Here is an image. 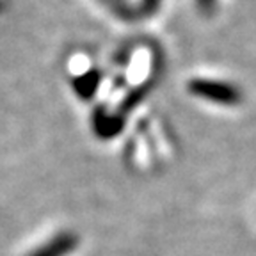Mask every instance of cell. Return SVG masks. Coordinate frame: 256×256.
Instances as JSON below:
<instances>
[{"mask_svg":"<svg viewBox=\"0 0 256 256\" xmlns=\"http://www.w3.org/2000/svg\"><path fill=\"white\" fill-rule=\"evenodd\" d=\"M94 130L102 137H112L121 130V120H118L114 114H105L104 110H98L94 114Z\"/></svg>","mask_w":256,"mask_h":256,"instance_id":"obj_3","label":"cell"},{"mask_svg":"<svg viewBox=\"0 0 256 256\" xmlns=\"http://www.w3.org/2000/svg\"><path fill=\"white\" fill-rule=\"evenodd\" d=\"M98 82H100V75H98V72H96V70H92V72L86 73V75H82L80 78L75 80V89L78 91L80 96L89 98V96L96 91V86H98Z\"/></svg>","mask_w":256,"mask_h":256,"instance_id":"obj_4","label":"cell"},{"mask_svg":"<svg viewBox=\"0 0 256 256\" xmlns=\"http://www.w3.org/2000/svg\"><path fill=\"white\" fill-rule=\"evenodd\" d=\"M190 92L203 96L210 102L224 105H235L240 102V92L233 86H226L222 82H212V80H192L188 86Z\"/></svg>","mask_w":256,"mask_h":256,"instance_id":"obj_1","label":"cell"},{"mask_svg":"<svg viewBox=\"0 0 256 256\" xmlns=\"http://www.w3.org/2000/svg\"><path fill=\"white\" fill-rule=\"evenodd\" d=\"M76 244H78V238L73 233L62 232L59 235L52 236L46 244L34 249L28 256H68L70 252L75 251Z\"/></svg>","mask_w":256,"mask_h":256,"instance_id":"obj_2","label":"cell"},{"mask_svg":"<svg viewBox=\"0 0 256 256\" xmlns=\"http://www.w3.org/2000/svg\"><path fill=\"white\" fill-rule=\"evenodd\" d=\"M142 4H144L146 12H152V11H155V8L158 6V0H142Z\"/></svg>","mask_w":256,"mask_h":256,"instance_id":"obj_5","label":"cell"},{"mask_svg":"<svg viewBox=\"0 0 256 256\" xmlns=\"http://www.w3.org/2000/svg\"><path fill=\"white\" fill-rule=\"evenodd\" d=\"M214 2H216V0H200V4L203 6V8H212Z\"/></svg>","mask_w":256,"mask_h":256,"instance_id":"obj_6","label":"cell"}]
</instances>
